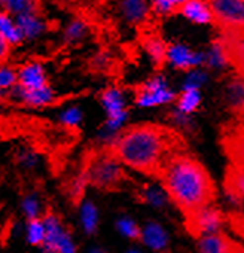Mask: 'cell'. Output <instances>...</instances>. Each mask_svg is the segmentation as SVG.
Segmentation results:
<instances>
[{
    "label": "cell",
    "mask_w": 244,
    "mask_h": 253,
    "mask_svg": "<svg viewBox=\"0 0 244 253\" xmlns=\"http://www.w3.org/2000/svg\"><path fill=\"white\" fill-rule=\"evenodd\" d=\"M110 149L122 166L157 176L173 155L186 151V142L168 126L140 124L122 130Z\"/></svg>",
    "instance_id": "6da1fadb"
},
{
    "label": "cell",
    "mask_w": 244,
    "mask_h": 253,
    "mask_svg": "<svg viewBox=\"0 0 244 253\" xmlns=\"http://www.w3.org/2000/svg\"><path fill=\"white\" fill-rule=\"evenodd\" d=\"M11 94L15 100H18L24 106L33 107V109L51 106V104H54V101L57 98L55 91L49 84L42 88H36V89H23V88L15 86L11 91Z\"/></svg>",
    "instance_id": "9a60e30c"
},
{
    "label": "cell",
    "mask_w": 244,
    "mask_h": 253,
    "mask_svg": "<svg viewBox=\"0 0 244 253\" xmlns=\"http://www.w3.org/2000/svg\"><path fill=\"white\" fill-rule=\"evenodd\" d=\"M88 253H106V252L103 249H100V247H92V249H89Z\"/></svg>",
    "instance_id": "8d00e7d4"
},
{
    "label": "cell",
    "mask_w": 244,
    "mask_h": 253,
    "mask_svg": "<svg viewBox=\"0 0 244 253\" xmlns=\"http://www.w3.org/2000/svg\"><path fill=\"white\" fill-rule=\"evenodd\" d=\"M24 234H26V240L29 244L42 246V243L45 240V222H43V219H41V217L30 219L26 225Z\"/></svg>",
    "instance_id": "4316f807"
},
{
    "label": "cell",
    "mask_w": 244,
    "mask_h": 253,
    "mask_svg": "<svg viewBox=\"0 0 244 253\" xmlns=\"http://www.w3.org/2000/svg\"><path fill=\"white\" fill-rule=\"evenodd\" d=\"M142 198L145 203H148L149 206L152 207H164L167 200H168V195L165 194L164 188H157V186H145L143 191H142Z\"/></svg>",
    "instance_id": "4dcf8cb0"
},
{
    "label": "cell",
    "mask_w": 244,
    "mask_h": 253,
    "mask_svg": "<svg viewBox=\"0 0 244 253\" xmlns=\"http://www.w3.org/2000/svg\"><path fill=\"white\" fill-rule=\"evenodd\" d=\"M165 63L173 66L177 70L191 72L198 69L201 64L205 63L204 52H197L191 49L188 45L183 43H170L167 46Z\"/></svg>",
    "instance_id": "8fae6325"
},
{
    "label": "cell",
    "mask_w": 244,
    "mask_h": 253,
    "mask_svg": "<svg viewBox=\"0 0 244 253\" xmlns=\"http://www.w3.org/2000/svg\"><path fill=\"white\" fill-rule=\"evenodd\" d=\"M185 217H186L188 231L192 235H195L197 238L207 235V234L219 232V229L223 225V214L213 204L201 207V209L186 214Z\"/></svg>",
    "instance_id": "9c48e42d"
},
{
    "label": "cell",
    "mask_w": 244,
    "mask_h": 253,
    "mask_svg": "<svg viewBox=\"0 0 244 253\" xmlns=\"http://www.w3.org/2000/svg\"><path fill=\"white\" fill-rule=\"evenodd\" d=\"M18 88L23 89H36L48 85V73L45 64L39 60H27L18 69Z\"/></svg>",
    "instance_id": "5bb4252c"
},
{
    "label": "cell",
    "mask_w": 244,
    "mask_h": 253,
    "mask_svg": "<svg viewBox=\"0 0 244 253\" xmlns=\"http://www.w3.org/2000/svg\"><path fill=\"white\" fill-rule=\"evenodd\" d=\"M116 9L121 20L131 27L145 26L154 14L151 0H118Z\"/></svg>",
    "instance_id": "7c38bea8"
},
{
    "label": "cell",
    "mask_w": 244,
    "mask_h": 253,
    "mask_svg": "<svg viewBox=\"0 0 244 253\" xmlns=\"http://www.w3.org/2000/svg\"><path fill=\"white\" fill-rule=\"evenodd\" d=\"M0 36L6 41V43L11 48L20 46L24 43L21 32L17 24V18L12 14L5 12L2 9H0Z\"/></svg>",
    "instance_id": "603a6c76"
},
{
    "label": "cell",
    "mask_w": 244,
    "mask_h": 253,
    "mask_svg": "<svg viewBox=\"0 0 244 253\" xmlns=\"http://www.w3.org/2000/svg\"><path fill=\"white\" fill-rule=\"evenodd\" d=\"M89 33H91L89 24L83 18L75 17V18H70L64 24L63 32H61V39L66 45L76 46V45H81L82 42H85L88 39Z\"/></svg>",
    "instance_id": "d6986e66"
},
{
    "label": "cell",
    "mask_w": 244,
    "mask_h": 253,
    "mask_svg": "<svg viewBox=\"0 0 244 253\" xmlns=\"http://www.w3.org/2000/svg\"><path fill=\"white\" fill-rule=\"evenodd\" d=\"M139 240H142V243L154 252L163 253L168 249V235L165 229L157 222H148L140 229Z\"/></svg>",
    "instance_id": "ac0fdd59"
},
{
    "label": "cell",
    "mask_w": 244,
    "mask_h": 253,
    "mask_svg": "<svg viewBox=\"0 0 244 253\" xmlns=\"http://www.w3.org/2000/svg\"><path fill=\"white\" fill-rule=\"evenodd\" d=\"M188 21L194 24H210L213 23L211 11L207 5L205 0H188L179 11Z\"/></svg>",
    "instance_id": "44dd1931"
},
{
    "label": "cell",
    "mask_w": 244,
    "mask_h": 253,
    "mask_svg": "<svg viewBox=\"0 0 244 253\" xmlns=\"http://www.w3.org/2000/svg\"><path fill=\"white\" fill-rule=\"evenodd\" d=\"M43 222L45 240L41 246L43 253H78L73 237L55 214H46Z\"/></svg>",
    "instance_id": "5b68a950"
},
{
    "label": "cell",
    "mask_w": 244,
    "mask_h": 253,
    "mask_svg": "<svg viewBox=\"0 0 244 253\" xmlns=\"http://www.w3.org/2000/svg\"><path fill=\"white\" fill-rule=\"evenodd\" d=\"M158 176L165 194L185 216L216 200V185L210 173L186 151L173 155Z\"/></svg>",
    "instance_id": "7a4b0ae2"
},
{
    "label": "cell",
    "mask_w": 244,
    "mask_h": 253,
    "mask_svg": "<svg viewBox=\"0 0 244 253\" xmlns=\"http://www.w3.org/2000/svg\"><path fill=\"white\" fill-rule=\"evenodd\" d=\"M18 29L21 32L23 41L33 43L43 39L49 32V21L39 9L27 11L15 17Z\"/></svg>",
    "instance_id": "30bf717a"
},
{
    "label": "cell",
    "mask_w": 244,
    "mask_h": 253,
    "mask_svg": "<svg viewBox=\"0 0 244 253\" xmlns=\"http://www.w3.org/2000/svg\"><path fill=\"white\" fill-rule=\"evenodd\" d=\"M237 253H244V249H243V247L240 246V249H238V252H237Z\"/></svg>",
    "instance_id": "f35d334b"
},
{
    "label": "cell",
    "mask_w": 244,
    "mask_h": 253,
    "mask_svg": "<svg viewBox=\"0 0 244 253\" xmlns=\"http://www.w3.org/2000/svg\"><path fill=\"white\" fill-rule=\"evenodd\" d=\"M220 30L244 29V0H205Z\"/></svg>",
    "instance_id": "8992f818"
},
{
    "label": "cell",
    "mask_w": 244,
    "mask_h": 253,
    "mask_svg": "<svg viewBox=\"0 0 244 253\" xmlns=\"http://www.w3.org/2000/svg\"><path fill=\"white\" fill-rule=\"evenodd\" d=\"M18 85L17 67L3 61L0 63V95L11 92Z\"/></svg>",
    "instance_id": "484cf974"
},
{
    "label": "cell",
    "mask_w": 244,
    "mask_h": 253,
    "mask_svg": "<svg viewBox=\"0 0 244 253\" xmlns=\"http://www.w3.org/2000/svg\"><path fill=\"white\" fill-rule=\"evenodd\" d=\"M79 223L85 234L91 235L97 231L100 223V213L92 201H83L79 207Z\"/></svg>",
    "instance_id": "cb8c5ba5"
},
{
    "label": "cell",
    "mask_w": 244,
    "mask_h": 253,
    "mask_svg": "<svg viewBox=\"0 0 244 253\" xmlns=\"http://www.w3.org/2000/svg\"><path fill=\"white\" fill-rule=\"evenodd\" d=\"M100 101L106 115L104 125L100 131V140L106 146L112 148L121 131L124 130L125 121L128 118L127 100L122 89L116 86H109L101 92Z\"/></svg>",
    "instance_id": "3957f363"
},
{
    "label": "cell",
    "mask_w": 244,
    "mask_h": 253,
    "mask_svg": "<svg viewBox=\"0 0 244 253\" xmlns=\"http://www.w3.org/2000/svg\"><path fill=\"white\" fill-rule=\"evenodd\" d=\"M127 253H140V250H137V249H130Z\"/></svg>",
    "instance_id": "74e56055"
},
{
    "label": "cell",
    "mask_w": 244,
    "mask_h": 253,
    "mask_svg": "<svg viewBox=\"0 0 244 253\" xmlns=\"http://www.w3.org/2000/svg\"><path fill=\"white\" fill-rule=\"evenodd\" d=\"M143 51L148 55V58L151 60V63L157 67H161L165 64V55H167V43L164 42V39L158 35H148L145 36L143 42H142Z\"/></svg>",
    "instance_id": "7402d4cb"
},
{
    "label": "cell",
    "mask_w": 244,
    "mask_h": 253,
    "mask_svg": "<svg viewBox=\"0 0 244 253\" xmlns=\"http://www.w3.org/2000/svg\"><path fill=\"white\" fill-rule=\"evenodd\" d=\"M220 41L226 49L228 63L237 70L238 76L244 78V29L222 30Z\"/></svg>",
    "instance_id": "4fadbf2b"
},
{
    "label": "cell",
    "mask_w": 244,
    "mask_h": 253,
    "mask_svg": "<svg viewBox=\"0 0 244 253\" xmlns=\"http://www.w3.org/2000/svg\"><path fill=\"white\" fill-rule=\"evenodd\" d=\"M200 101H201V97H200L198 88H183L182 94L177 97V109L179 112L189 115L198 109Z\"/></svg>",
    "instance_id": "d4e9b609"
},
{
    "label": "cell",
    "mask_w": 244,
    "mask_h": 253,
    "mask_svg": "<svg viewBox=\"0 0 244 253\" xmlns=\"http://www.w3.org/2000/svg\"><path fill=\"white\" fill-rule=\"evenodd\" d=\"M188 0H151L152 12L158 17H168L179 12Z\"/></svg>",
    "instance_id": "f1b7e54d"
},
{
    "label": "cell",
    "mask_w": 244,
    "mask_h": 253,
    "mask_svg": "<svg viewBox=\"0 0 244 253\" xmlns=\"http://www.w3.org/2000/svg\"><path fill=\"white\" fill-rule=\"evenodd\" d=\"M223 186L231 201L241 204L244 200V169L229 164L225 170Z\"/></svg>",
    "instance_id": "e0dca14e"
},
{
    "label": "cell",
    "mask_w": 244,
    "mask_h": 253,
    "mask_svg": "<svg viewBox=\"0 0 244 253\" xmlns=\"http://www.w3.org/2000/svg\"><path fill=\"white\" fill-rule=\"evenodd\" d=\"M116 229L122 237H125V238H130V240L140 238V229L142 228L131 217H127V216L119 217L116 220Z\"/></svg>",
    "instance_id": "1f68e13d"
},
{
    "label": "cell",
    "mask_w": 244,
    "mask_h": 253,
    "mask_svg": "<svg viewBox=\"0 0 244 253\" xmlns=\"http://www.w3.org/2000/svg\"><path fill=\"white\" fill-rule=\"evenodd\" d=\"M9 54H11V46L6 43V41L2 36H0V63L6 61Z\"/></svg>",
    "instance_id": "d590c367"
},
{
    "label": "cell",
    "mask_w": 244,
    "mask_h": 253,
    "mask_svg": "<svg viewBox=\"0 0 244 253\" xmlns=\"http://www.w3.org/2000/svg\"><path fill=\"white\" fill-rule=\"evenodd\" d=\"M240 244L234 243L229 237L220 232L207 234L198 238L200 253H237Z\"/></svg>",
    "instance_id": "2e32d148"
},
{
    "label": "cell",
    "mask_w": 244,
    "mask_h": 253,
    "mask_svg": "<svg viewBox=\"0 0 244 253\" xmlns=\"http://www.w3.org/2000/svg\"><path fill=\"white\" fill-rule=\"evenodd\" d=\"M85 179L97 188L110 189L124 180V167L112 152L100 154L89 163Z\"/></svg>",
    "instance_id": "277c9868"
},
{
    "label": "cell",
    "mask_w": 244,
    "mask_h": 253,
    "mask_svg": "<svg viewBox=\"0 0 244 253\" xmlns=\"http://www.w3.org/2000/svg\"><path fill=\"white\" fill-rule=\"evenodd\" d=\"M21 211H23V214L27 217V220L41 217V213H42V203H41L39 197L35 195V194L26 195V197L23 198V201H21Z\"/></svg>",
    "instance_id": "d6a6232c"
},
{
    "label": "cell",
    "mask_w": 244,
    "mask_h": 253,
    "mask_svg": "<svg viewBox=\"0 0 244 253\" xmlns=\"http://www.w3.org/2000/svg\"><path fill=\"white\" fill-rule=\"evenodd\" d=\"M17 160L24 169H36L39 166V155L33 149H21Z\"/></svg>",
    "instance_id": "836d02e7"
},
{
    "label": "cell",
    "mask_w": 244,
    "mask_h": 253,
    "mask_svg": "<svg viewBox=\"0 0 244 253\" xmlns=\"http://www.w3.org/2000/svg\"><path fill=\"white\" fill-rule=\"evenodd\" d=\"M220 146L229 164L244 169V122L235 119L222 125Z\"/></svg>",
    "instance_id": "52a82bcc"
},
{
    "label": "cell",
    "mask_w": 244,
    "mask_h": 253,
    "mask_svg": "<svg viewBox=\"0 0 244 253\" xmlns=\"http://www.w3.org/2000/svg\"><path fill=\"white\" fill-rule=\"evenodd\" d=\"M176 98L174 92L168 86L167 79L163 75L152 76L146 82H143L136 89V104L140 107H157L161 104H167Z\"/></svg>",
    "instance_id": "ba28073f"
},
{
    "label": "cell",
    "mask_w": 244,
    "mask_h": 253,
    "mask_svg": "<svg viewBox=\"0 0 244 253\" xmlns=\"http://www.w3.org/2000/svg\"><path fill=\"white\" fill-rule=\"evenodd\" d=\"M229 222L234 231L244 238V214H238V213L229 214Z\"/></svg>",
    "instance_id": "e575fe53"
},
{
    "label": "cell",
    "mask_w": 244,
    "mask_h": 253,
    "mask_svg": "<svg viewBox=\"0 0 244 253\" xmlns=\"http://www.w3.org/2000/svg\"><path fill=\"white\" fill-rule=\"evenodd\" d=\"M241 206H243V210H244V200L241 201ZM243 214H244V213H243Z\"/></svg>",
    "instance_id": "ab89813d"
},
{
    "label": "cell",
    "mask_w": 244,
    "mask_h": 253,
    "mask_svg": "<svg viewBox=\"0 0 244 253\" xmlns=\"http://www.w3.org/2000/svg\"><path fill=\"white\" fill-rule=\"evenodd\" d=\"M225 94L229 110L234 113L235 119H241L244 116V78H232L226 86Z\"/></svg>",
    "instance_id": "ffe728a7"
},
{
    "label": "cell",
    "mask_w": 244,
    "mask_h": 253,
    "mask_svg": "<svg viewBox=\"0 0 244 253\" xmlns=\"http://www.w3.org/2000/svg\"><path fill=\"white\" fill-rule=\"evenodd\" d=\"M58 119L60 122L67 126V128H76L82 124V119H83V112L79 106L76 104H72V106H67L64 107L60 115H58Z\"/></svg>",
    "instance_id": "f546056e"
},
{
    "label": "cell",
    "mask_w": 244,
    "mask_h": 253,
    "mask_svg": "<svg viewBox=\"0 0 244 253\" xmlns=\"http://www.w3.org/2000/svg\"><path fill=\"white\" fill-rule=\"evenodd\" d=\"M0 9L17 17L27 11L38 9V0H0Z\"/></svg>",
    "instance_id": "83f0119b"
},
{
    "label": "cell",
    "mask_w": 244,
    "mask_h": 253,
    "mask_svg": "<svg viewBox=\"0 0 244 253\" xmlns=\"http://www.w3.org/2000/svg\"><path fill=\"white\" fill-rule=\"evenodd\" d=\"M237 121H241V122H244V116H243L241 119H237Z\"/></svg>",
    "instance_id": "60d3db41"
}]
</instances>
